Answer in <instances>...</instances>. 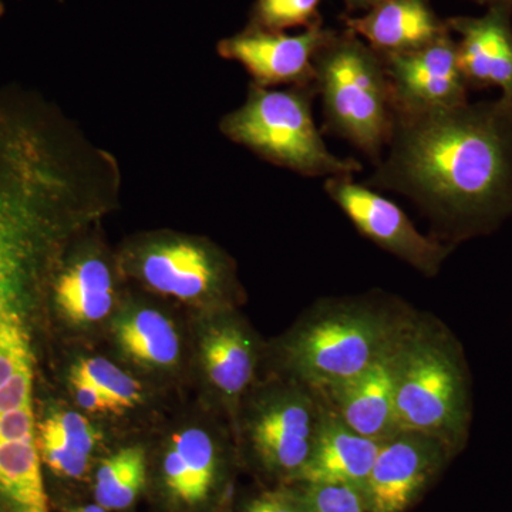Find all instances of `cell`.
<instances>
[{
	"mask_svg": "<svg viewBox=\"0 0 512 512\" xmlns=\"http://www.w3.org/2000/svg\"><path fill=\"white\" fill-rule=\"evenodd\" d=\"M453 456L426 434L400 431L384 440L363 491L366 512H406Z\"/></svg>",
	"mask_w": 512,
	"mask_h": 512,
	"instance_id": "obj_9",
	"label": "cell"
},
{
	"mask_svg": "<svg viewBox=\"0 0 512 512\" xmlns=\"http://www.w3.org/2000/svg\"><path fill=\"white\" fill-rule=\"evenodd\" d=\"M322 402L318 394L296 382L256 407L248 434L256 456L268 470L296 480L318 430Z\"/></svg>",
	"mask_w": 512,
	"mask_h": 512,
	"instance_id": "obj_8",
	"label": "cell"
},
{
	"mask_svg": "<svg viewBox=\"0 0 512 512\" xmlns=\"http://www.w3.org/2000/svg\"><path fill=\"white\" fill-rule=\"evenodd\" d=\"M146 480L147 458L143 448H121L97 470L94 497L104 510H126L137 500Z\"/></svg>",
	"mask_w": 512,
	"mask_h": 512,
	"instance_id": "obj_21",
	"label": "cell"
},
{
	"mask_svg": "<svg viewBox=\"0 0 512 512\" xmlns=\"http://www.w3.org/2000/svg\"><path fill=\"white\" fill-rule=\"evenodd\" d=\"M511 2H512V0H511Z\"/></svg>",
	"mask_w": 512,
	"mask_h": 512,
	"instance_id": "obj_36",
	"label": "cell"
},
{
	"mask_svg": "<svg viewBox=\"0 0 512 512\" xmlns=\"http://www.w3.org/2000/svg\"><path fill=\"white\" fill-rule=\"evenodd\" d=\"M72 512H109V511L104 510L103 507H100V505L97 504V505H87V507L77 508V510H74Z\"/></svg>",
	"mask_w": 512,
	"mask_h": 512,
	"instance_id": "obj_32",
	"label": "cell"
},
{
	"mask_svg": "<svg viewBox=\"0 0 512 512\" xmlns=\"http://www.w3.org/2000/svg\"><path fill=\"white\" fill-rule=\"evenodd\" d=\"M26 296L0 281V386L22 367L33 365L28 330L23 322Z\"/></svg>",
	"mask_w": 512,
	"mask_h": 512,
	"instance_id": "obj_22",
	"label": "cell"
},
{
	"mask_svg": "<svg viewBox=\"0 0 512 512\" xmlns=\"http://www.w3.org/2000/svg\"><path fill=\"white\" fill-rule=\"evenodd\" d=\"M394 402L399 431L434 437L454 456L466 446L470 373L460 343L437 320L416 315L403 336Z\"/></svg>",
	"mask_w": 512,
	"mask_h": 512,
	"instance_id": "obj_3",
	"label": "cell"
},
{
	"mask_svg": "<svg viewBox=\"0 0 512 512\" xmlns=\"http://www.w3.org/2000/svg\"><path fill=\"white\" fill-rule=\"evenodd\" d=\"M217 447L202 429H187L174 437L164 458L168 490L183 503H204L217 480Z\"/></svg>",
	"mask_w": 512,
	"mask_h": 512,
	"instance_id": "obj_18",
	"label": "cell"
},
{
	"mask_svg": "<svg viewBox=\"0 0 512 512\" xmlns=\"http://www.w3.org/2000/svg\"><path fill=\"white\" fill-rule=\"evenodd\" d=\"M35 433L0 441V494L13 512H49Z\"/></svg>",
	"mask_w": 512,
	"mask_h": 512,
	"instance_id": "obj_19",
	"label": "cell"
},
{
	"mask_svg": "<svg viewBox=\"0 0 512 512\" xmlns=\"http://www.w3.org/2000/svg\"><path fill=\"white\" fill-rule=\"evenodd\" d=\"M50 289L66 318L74 323L99 322L116 302V268L99 245L87 244L64 259Z\"/></svg>",
	"mask_w": 512,
	"mask_h": 512,
	"instance_id": "obj_15",
	"label": "cell"
},
{
	"mask_svg": "<svg viewBox=\"0 0 512 512\" xmlns=\"http://www.w3.org/2000/svg\"><path fill=\"white\" fill-rule=\"evenodd\" d=\"M123 262L148 289L178 301H218L234 285L227 256L201 238L146 237L126 249Z\"/></svg>",
	"mask_w": 512,
	"mask_h": 512,
	"instance_id": "obj_6",
	"label": "cell"
},
{
	"mask_svg": "<svg viewBox=\"0 0 512 512\" xmlns=\"http://www.w3.org/2000/svg\"><path fill=\"white\" fill-rule=\"evenodd\" d=\"M352 177L326 178L325 191L357 231L420 274H439L453 245L421 234L399 205Z\"/></svg>",
	"mask_w": 512,
	"mask_h": 512,
	"instance_id": "obj_7",
	"label": "cell"
},
{
	"mask_svg": "<svg viewBox=\"0 0 512 512\" xmlns=\"http://www.w3.org/2000/svg\"><path fill=\"white\" fill-rule=\"evenodd\" d=\"M474 2L481 3V5H491L495 0H474Z\"/></svg>",
	"mask_w": 512,
	"mask_h": 512,
	"instance_id": "obj_33",
	"label": "cell"
},
{
	"mask_svg": "<svg viewBox=\"0 0 512 512\" xmlns=\"http://www.w3.org/2000/svg\"><path fill=\"white\" fill-rule=\"evenodd\" d=\"M315 83L308 86L261 87L249 83L238 109L218 123L222 136L255 156L305 177H343L362 170L352 158L335 156L326 146L312 104Z\"/></svg>",
	"mask_w": 512,
	"mask_h": 512,
	"instance_id": "obj_4",
	"label": "cell"
},
{
	"mask_svg": "<svg viewBox=\"0 0 512 512\" xmlns=\"http://www.w3.org/2000/svg\"><path fill=\"white\" fill-rule=\"evenodd\" d=\"M402 340L359 376L318 394L350 429L380 443L400 433L394 400Z\"/></svg>",
	"mask_w": 512,
	"mask_h": 512,
	"instance_id": "obj_12",
	"label": "cell"
},
{
	"mask_svg": "<svg viewBox=\"0 0 512 512\" xmlns=\"http://www.w3.org/2000/svg\"><path fill=\"white\" fill-rule=\"evenodd\" d=\"M417 313L387 296L319 303L285 345L296 382L316 394L348 382L402 340Z\"/></svg>",
	"mask_w": 512,
	"mask_h": 512,
	"instance_id": "obj_2",
	"label": "cell"
},
{
	"mask_svg": "<svg viewBox=\"0 0 512 512\" xmlns=\"http://www.w3.org/2000/svg\"><path fill=\"white\" fill-rule=\"evenodd\" d=\"M380 444V441L367 439L350 429L322 402L311 456L296 481L302 484L349 485L363 493Z\"/></svg>",
	"mask_w": 512,
	"mask_h": 512,
	"instance_id": "obj_14",
	"label": "cell"
},
{
	"mask_svg": "<svg viewBox=\"0 0 512 512\" xmlns=\"http://www.w3.org/2000/svg\"><path fill=\"white\" fill-rule=\"evenodd\" d=\"M512 2L495 0L478 18H453L448 29L456 32L458 62L468 87H498L512 99Z\"/></svg>",
	"mask_w": 512,
	"mask_h": 512,
	"instance_id": "obj_13",
	"label": "cell"
},
{
	"mask_svg": "<svg viewBox=\"0 0 512 512\" xmlns=\"http://www.w3.org/2000/svg\"><path fill=\"white\" fill-rule=\"evenodd\" d=\"M315 87L326 128L379 163L394 117L382 56L349 30L332 32L315 57Z\"/></svg>",
	"mask_w": 512,
	"mask_h": 512,
	"instance_id": "obj_5",
	"label": "cell"
},
{
	"mask_svg": "<svg viewBox=\"0 0 512 512\" xmlns=\"http://www.w3.org/2000/svg\"><path fill=\"white\" fill-rule=\"evenodd\" d=\"M332 32L318 26L298 35L248 26L225 37L217 53L247 70L252 82L261 87L308 86L315 83V57Z\"/></svg>",
	"mask_w": 512,
	"mask_h": 512,
	"instance_id": "obj_11",
	"label": "cell"
},
{
	"mask_svg": "<svg viewBox=\"0 0 512 512\" xmlns=\"http://www.w3.org/2000/svg\"><path fill=\"white\" fill-rule=\"evenodd\" d=\"M40 429H45L62 440L67 447L84 457L92 456L100 436L86 417L76 412H56L50 414Z\"/></svg>",
	"mask_w": 512,
	"mask_h": 512,
	"instance_id": "obj_26",
	"label": "cell"
},
{
	"mask_svg": "<svg viewBox=\"0 0 512 512\" xmlns=\"http://www.w3.org/2000/svg\"><path fill=\"white\" fill-rule=\"evenodd\" d=\"M59 2H60V3H63V2H64V0H59Z\"/></svg>",
	"mask_w": 512,
	"mask_h": 512,
	"instance_id": "obj_35",
	"label": "cell"
},
{
	"mask_svg": "<svg viewBox=\"0 0 512 512\" xmlns=\"http://www.w3.org/2000/svg\"><path fill=\"white\" fill-rule=\"evenodd\" d=\"M37 447H39L40 458L45 461L53 473L59 474V476L80 478L86 474L87 468H89V457L76 453L62 440L40 427Z\"/></svg>",
	"mask_w": 512,
	"mask_h": 512,
	"instance_id": "obj_27",
	"label": "cell"
},
{
	"mask_svg": "<svg viewBox=\"0 0 512 512\" xmlns=\"http://www.w3.org/2000/svg\"><path fill=\"white\" fill-rule=\"evenodd\" d=\"M346 26L380 56L419 49L448 30L427 0H384Z\"/></svg>",
	"mask_w": 512,
	"mask_h": 512,
	"instance_id": "obj_16",
	"label": "cell"
},
{
	"mask_svg": "<svg viewBox=\"0 0 512 512\" xmlns=\"http://www.w3.org/2000/svg\"><path fill=\"white\" fill-rule=\"evenodd\" d=\"M245 512H303L299 493H268L255 498Z\"/></svg>",
	"mask_w": 512,
	"mask_h": 512,
	"instance_id": "obj_30",
	"label": "cell"
},
{
	"mask_svg": "<svg viewBox=\"0 0 512 512\" xmlns=\"http://www.w3.org/2000/svg\"><path fill=\"white\" fill-rule=\"evenodd\" d=\"M303 512H366L365 495L349 485L303 484Z\"/></svg>",
	"mask_w": 512,
	"mask_h": 512,
	"instance_id": "obj_25",
	"label": "cell"
},
{
	"mask_svg": "<svg viewBox=\"0 0 512 512\" xmlns=\"http://www.w3.org/2000/svg\"><path fill=\"white\" fill-rule=\"evenodd\" d=\"M5 12H6L5 3H3L2 0H0V18H2L3 15H5Z\"/></svg>",
	"mask_w": 512,
	"mask_h": 512,
	"instance_id": "obj_34",
	"label": "cell"
},
{
	"mask_svg": "<svg viewBox=\"0 0 512 512\" xmlns=\"http://www.w3.org/2000/svg\"><path fill=\"white\" fill-rule=\"evenodd\" d=\"M202 360L212 386L228 400H237L254 380V340L235 320L218 323L205 333Z\"/></svg>",
	"mask_w": 512,
	"mask_h": 512,
	"instance_id": "obj_17",
	"label": "cell"
},
{
	"mask_svg": "<svg viewBox=\"0 0 512 512\" xmlns=\"http://www.w3.org/2000/svg\"><path fill=\"white\" fill-rule=\"evenodd\" d=\"M33 365L22 367L0 386V414L32 404Z\"/></svg>",
	"mask_w": 512,
	"mask_h": 512,
	"instance_id": "obj_28",
	"label": "cell"
},
{
	"mask_svg": "<svg viewBox=\"0 0 512 512\" xmlns=\"http://www.w3.org/2000/svg\"><path fill=\"white\" fill-rule=\"evenodd\" d=\"M450 33L448 29L419 49L382 56L394 110L451 109L468 103L470 87Z\"/></svg>",
	"mask_w": 512,
	"mask_h": 512,
	"instance_id": "obj_10",
	"label": "cell"
},
{
	"mask_svg": "<svg viewBox=\"0 0 512 512\" xmlns=\"http://www.w3.org/2000/svg\"><path fill=\"white\" fill-rule=\"evenodd\" d=\"M343 2H345V5L348 6L350 10H369L370 8H373V6L384 2V0H343Z\"/></svg>",
	"mask_w": 512,
	"mask_h": 512,
	"instance_id": "obj_31",
	"label": "cell"
},
{
	"mask_svg": "<svg viewBox=\"0 0 512 512\" xmlns=\"http://www.w3.org/2000/svg\"><path fill=\"white\" fill-rule=\"evenodd\" d=\"M117 340L127 356L147 366H173L180 356V339L173 322L156 309L131 313L117 328Z\"/></svg>",
	"mask_w": 512,
	"mask_h": 512,
	"instance_id": "obj_20",
	"label": "cell"
},
{
	"mask_svg": "<svg viewBox=\"0 0 512 512\" xmlns=\"http://www.w3.org/2000/svg\"><path fill=\"white\" fill-rule=\"evenodd\" d=\"M389 153L365 185L416 202L450 244L512 218V99L394 110Z\"/></svg>",
	"mask_w": 512,
	"mask_h": 512,
	"instance_id": "obj_1",
	"label": "cell"
},
{
	"mask_svg": "<svg viewBox=\"0 0 512 512\" xmlns=\"http://www.w3.org/2000/svg\"><path fill=\"white\" fill-rule=\"evenodd\" d=\"M70 386L80 407L90 413H119L109 397L106 396L96 384L80 375L77 370H72Z\"/></svg>",
	"mask_w": 512,
	"mask_h": 512,
	"instance_id": "obj_29",
	"label": "cell"
},
{
	"mask_svg": "<svg viewBox=\"0 0 512 512\" xmlns=\"http://www.w3.org/2000/svg\"><path fill=\"white\" fill-rule=\"evenodd\" d=\"M73 369L96 384L119 412L133 409L143 400L140 382L104 357H89Z\"/></svg>",
	"mask_w": 512,
	"mask_h": 512,
	"instance_id": "obj_24",
	"label": "cell"
},
{
	"mask_svg": "<svg viewBox=\"0 0 512 512\" xmlns=\"http://www.w3.org/2000/svg\"><path fill=\"white\" fill-rule=\"evenodd\" d=\"M320 3L322 0H255L248 26L269 32L312 28L320 25Z\"/></svg>",
	"mask_w": 512,
	"mask_h": 512,
	"instance_id": "obj_23",
	"label": "cell"
}]
</instances>
